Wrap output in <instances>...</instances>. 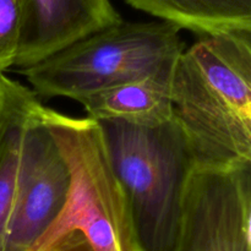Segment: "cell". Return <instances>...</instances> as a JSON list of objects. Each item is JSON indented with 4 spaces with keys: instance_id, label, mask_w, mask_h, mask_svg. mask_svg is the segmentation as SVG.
I'll return each instance as SVG.
<instances>
[{
    "instance_id": "52a82bcc",
    "label": "cell",
    "mask_w": 251,
    "mask_h": 251,
    "mask_svg": "<svg viewBox=\"0 0 251 251\" xmlns=\"http://www.w3.org/2000/svg\"><path fill=\"white\" fill-rule=\"evenodd\" d=\"M120 21L112 0H24L15 66L19 70L31 68Z\"/></svg>"
},
{
    "instance_id": "6da1fadb",
    "label": "cell",
    "mask_w": 251,
    "mask_h": 251,
    "mask_svg": "<svg viewBox=\"0 0 251 251\" xmlns=\"http://www.w3.org/2000/svg\"><path fill=\"white\" fill-rule=\"evenodd\" d=\"M173 118L195 171L251 164V31L199 37L172 69Z\"/></svg>"
},
{
    "instance_id": "7a4b0ae2",
    "label": "cell",
    "mask_w": 251,
    "mask_h": 251,
    "mask_svg": "<svg viewBox=\"0 0 251 251\" xmlns=\"http://www.w3.org/2000/svg\"><path fill=\"white\" fill-rule=\"evenodd\" d=\"M98 124L127 202L137 251H176L186 186L195 171L181 129L174 118L158 127Z\"/></svg>"
},
{
    "instance_id": "ba28073f",
    "label": "cell",
    "mask_w": 251,
    "mask_h": 251,
    "mask_svg": "<svg viewBox=\"0 0 251 251\" xmlns=\"http://www.w3.org/2000/svg\"><path fill=\"white\" fill-rule=\"evenodd\" d=\"M174 63L141 78L127 81L80 100L96 122H118L137 127H158L173 119L171 100Z\"/></svg>"
},
{
    "instance_id": "7c38bea8",
    "label": "cell",
    "mask_w": 251,
    "mask_h": 251,
    "mask_svg": "<svg viewBox=\"0 0 251 251\" xmlns=\"http://www.w3.org/2000/svg\"><path fill=\"white\" fill-rule=\"evenodd\" d=\"M48 251H91L90 248L85 243V240L80 237L69 238L68 240L59 244L58 247Z\"/></svg>"
},
{
    "instance_id": "277c9868",
    "label": "cell",
    "mask_w": 251,
    "mask_h": 251,
    "mask_svg": "<svg viewBox=\"0 0 251 251\" xmlns=\"http://www.w3.org/2000/svg\"><path fill=\"white\" fill-rule=\"evenodd\" d=\"M180 29L164 21H120L46 60L19 70L37 97L74 100L172 65L185 48Z\"/></svg>"
},
{
    "instance_id": "5b68a950",
    "label": "cell",
    "mask_w": 251,
    "mask_h": 251,
    "mask_svg": "<svg viewBox=\"0 0 251 251\" xmlns=\"http://www.w3.org/2000/svg\"><path fill=\"white\" fill-rule=\"evenodd\" d=\"M42 107L43 103L27 123L1 251H34L68 198L70 171L42 118Z\"/></svg>"
},
{
    "instance_id": "8992f818",
    "label": "cell",
    "mask_w": 251,
    "mask_h": 251,
    "mask_svg": "<svg viewBox=\"0 0 251 251\" xmlns=\"http://www.w3.org/2000/svg\"><path fill=\"white\" fill-rule=\"evenodd\" d=\"M176 251H251V164L194 171Z\"/></svg>"
},
{
    "instance_id": "8fae6325",
    "label": "cell",
    "mask_w": 251,
    "mask_h": 251,
    "mask_svg": "<svg viewBox=\"0 0 251 251\" xmlns=\"http://www.w3.org/2000/svg\"><path fill=\"white\" fill-rule=\"evenodd\" d=\"M24 21V0H0V75L15 66Z\"/></svg>"
},
{
    "instance_id": "30bf717a",
    "label": "cell",
    "mask_w": 251,
    "mask_h": 251,
    "mask_svg": "<svg viewBox=\"0 0 251 251\" xmlns=\"http://www.w3.org/2000/svg\"><path fill=\"white\" fill-rule=\"evenodd\" d=\"M125 2L199 37L251 31V0H125Z\"/></svg>"
},
{
    "instance_id": "9c48e42d",
    "label": "cell",
    "mask_w": 251,
    "mask_h": 251,
    "mask_svg": "<svg viewBox=\"0 0 251 251\" xmlns=\"http://www.w3.org/2000/svg\"><path fill=\"white\" fill-rule=\"evenodd\" d=\"M41 103L26 85L0 75V251L16 191L25 131Z\"/></svg>"
},
{
    "instance_id": "3957f363",
    "label": "cell",
    "mask_w": 251,
    "mask_h": 251,
    "mask_svg": "<svg viewBox=\"0 0 251 251\" xmlns=\"http://www.w3.org/2000/svg\"><path fill=\"white\" fill-rule=\"evenodd\" d=\"M42 118L66 159L70 189L60 216L34 251L54 249L73 237L82 238L91 251H137L129 207L100 124L46 105Z\"/></svg>"
}]
</instances>
